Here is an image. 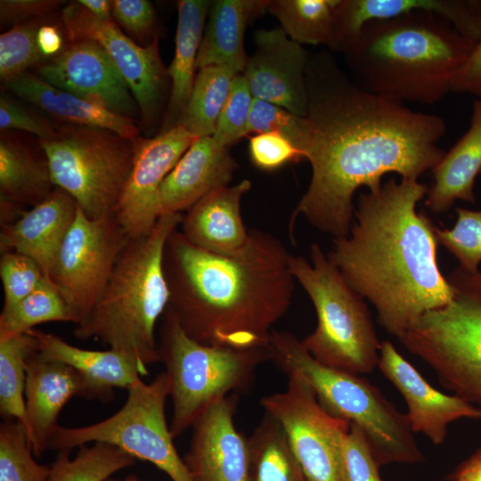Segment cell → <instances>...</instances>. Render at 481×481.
<instances>
[{"instance_id":"obj_1","label":"cell","mask_w":481,"mask_h":481,"mask_svg":"<svg viewBox=\"0 0 481 481\" xmlns=\"http://www.w3.org/2000/svg\"><path fill=\"white\" fill-rule=\"evenodd\" d=\"M322 82L308 86L302 153L312 175L289 228L292 234L303 216L336 239L350 232L353 197L360 187L375 191L389 173L419 179L437 165L445 153L438 143L446 125L437 115L415 111L340 77Z\"/></svg>"},{"instance_id":"obj_2","label":"cell","mask_w":481,"mask_h":481,"mask_svg":"<svg viewBox=\"0 0 481 481\" xmlns=\"http://www.w3.org/2000/svg\"><path fill=\"white\" fill-rule=\"evenodd\" d=\"M428 187L391 176L360 193L350 232L333 239L328 259L368 299L378 322L399 338L424 314L447 305L453 289L437 264L435 224L417 203Z\"/></svg>"},{"instance_id":"obj_3","label":"cell","mask_w":481,"mask_h":481,"mask_svg":"<svg viewBox=\"0 0 481 481\" xmlns=\"http://www.w3.org/2000/svg\"><path fill=\"white\" fill-rule=\"evenodd\" d=\"M291 256L277 237L259 229H250L247 244L232 255L200 249L176 229L164 257L171 293L167 309L201 344L267 348L273 326L293 298Z\"/></svg>"},{"instance_id":"obj_4","label":"cell","mask_w":481,"mask_h":481,"mask_svg":"<svg viewBox=\"0 0 481 481\" xmlns=\"http://www.w3.org/2000/svg\"><path fill=\"white\" fill-rule=\"evenodd\" d=\"M475 45L444 18L419 10L366 23L342 51L365 91L433 105L453 91Z\"/></svg>"},{"instance_id":"obj_5","label":"cell","mask_w":481,"mask_h":481,"mask_svg":"<svg viewBox=\"0 0 481 481\" xmlns=\"http://www.w3.org/2000/svg\"><path fill=\"white\" fill-rule=\"evenodd\" d=\"M182 217L162 215L147 234L129 238L100 299L77 325L76 337L100 339L145 368L160 361L155 328L171 295L165 250Z\"/></svg>"},{"instance_id":"obj_6","label":"cell","mask_w":481,"mask_h":481,"mask_svg":"<svg viewBox=\"0 0 481 481\" xmlns=\"http://www.w3.org/2000/svg\"><path fill=\"white\" fill-rule=\"evenodd\" d=\"M268 350L271 360L287 375H297L312 387L328 412L363 432L379 466L424 460L407 415L366 379L316 361L289 331L273 330Z\"/></svg>"},{"instance_id":"obj_7","label":"cell","mask_w":481,"mask_h":481,"mask_svg":"<svg viewBox=\"0 0 481 481\" xmlns=\"http://www.w3.org/2000/svg\"><path fill=\"white\" fill-rule=\"evenodd\" d=\"M311 262L291 256L296 281L311 299L315 330L302 343L321 363L363 374L378 366L380 343L364 298L346 281L318 243L310 247Z\"/></svg>"},{"instance_id":"obj_8","label":"cell","mask_w":481,"mask_h":481,"mask_svg":"<svg viewBox=\"0 0 481 481\" xmlns=\"http://www.w3.org/2000/svg\"><path fill=\"white\" fill-rule=\"evenodd\" d=\"M159 354L169 380L174 438L192 428L212 403L242 391L256 370L271 360L268 348L238 349L201 344L187 335L167 309L163 314Z\"/></svg>"},{"instance_id":"obj_9","label":"cell","mask_w":481,"mask_h":481,"mask_svg":"<svg viewBox=\"0 0 481 481\" xmlns=\"http://www.w3.org/2000/svg\"><path fill=\"white\" fill-rule=\"evenodd\" d=\"M446 278L452 300L424 314L398 339L443 387L481 406V272L458 266Z\"/></svg>"},{"instance_id":"obj_10","label":"cell","mask_w":481,"mask_h":481,"mask_svg":"<svg viewBox=\"0 0 481 481\" xmlns=\"http://www.w3.org/2000/svg\"><path fill=\"white\" fill-rule=\"evenodd\" d=\"M38 140L54 187L68 192L91 219L114 213L130 174L134 140L108 129L61 123Z\"/></svg>"},{"instance_id":"obj_11","label":"cell","mask_w":481,"mask_h":481,"mask_svg":"<svg viewBox=\"0 0 481 481\" xmlns=\"http://www.w3.org/2000/svg\"><path fill=\"white\" fill-rule=\"evenodd\" d=\"M127 391L122 408L102 421L78 428L59 425L48 441L46 451L70 452L91 442L108 443L135 459L154 464L173 481H192L166 420L165 405L169 396L167 373H159L151 383L141 379Z\"/></svg>"},{"instance_id":"obj_12","label":"cell","mask_w":481,"mask_h":481,"mask_svg":"<svg viewBox=\"0 0 481 481\" xmlns=\"http://www.w3.org/2000/svg\"><path fill=\"white\" fill-rule=\"evenodd\" d=\"M284 391L260 404L282 427L307 481H347L343 446L350 423L328 412L312 387L289 374Z\"/></svg>"},{"instance_id":"obj_13","label":"cell","mask_w":481,"mask_h":481,"mask_svg":"<svg viewBox=\"0 0 481 481\" xmlns=\"http://www.w3.org/2000/svg\"><path fill=\"white\" fill-rule=\"evenodd\" d=\"M128 240L114 213L91 219L77 206L49 276L74 309L77 325L100 299Z\"/></svg>"},{"instance_id":"obj_14","label":"cell","mask_w":481,"mask_h":481,"mask_svg":"<svg viewBox=\"0 0 481 481\" xmlns=\"http://www.w3.org/2000/svg\"><path fill=\"white\" fill-rule=\"evenodd\" d=\"M199 137L175 125L153 138L134 142L133 165L114 209L129 238L147 234L160 216L161 185L183 153Z\"/></svg>"},{"instance_id":"obj_15","label":"cell","mask_w":481,"mask_h":481,"mask_svg":"<svg viewBox=\"0 0 481 481\" xmlns=\"http://www.w3.org/2000/svg\"><path fill=\"white\" fill-rule=\"evenodd\" d=\"M61 21L71 42L91 39L104 47L126 79L144 124L151 123L158 113L164 86L157 37L140 46L112 19H97L77 1L61 10Z\"/></svg>"},{"instance_id":"obj_16","label":"cell","mask_w":481,"mask_h":481,"mask_svg":"<svg viewBox=\"0 0 481 481\" xmlns=\"http://www.w3.org/2000/svg\"><path fill=\"white\" fill-rule=\"evenodd\" d=\"M37 72L50 85L119 115L132 118L139 110L126 79L96 41L71 42Z\"/></svg>"},{"instance_id":"obj_17","label":"cell","mask_w":481,"mask_h":481,"mask_svg":"<svg viewBox=\"0 0 481 481\" xmlns=\"http://www.w3.org/2000/svg\"><path fill=\"white\" fill-rule=\"evenodd\" d=\"M235 395L208 405L196 419L183 461L192 481H251L249 438L234 424Z\"/></svg>"},{"instance_id":"obj_18","label":"cell","mask_w":481,"mask_h":481,"mask_svg":"<svg viewBox=\"0 0 481 481\" xmlns=\"http://www.w3.org/2000/svg\"><path fill=\"white\" fill-rule=\"evenodd\" d=\"M255 44L242 71L253 97L305 118L309 96L304 48L281 28L257 30Z\"/></svg>"},{"instance_id":"obj_19","label":"cell","mask_w":481,"mask_h":481,"mask_svg":"<svg viewBox=\"0 0 481 481\" xmlns=\"http://www.w3.org/2000/svg\"><path fill=\"white\" fill-rule=\"evenodd\" d=\"M378 367L404 396L412 432L423 434L434 444L444 443L450 423L481 419L480 407L434 388L387 340L380 343Z\"/></svg>"},{"instance_id":"obj_20","label":"cell","mask_w":481,"mask_h":481,"mask_svg":"<svg viewBox=\"0 0 481 481\" xmlns=\"http://www.w3.org/2000/svg\"><path fill=\"white\" fill-rule=\"evenodd\" d=\"M77 211L75 200L55 187L45 200L23 211L12 223L2 225L1 253L13 251L32 258L49 278Z\"/></svg>"},{"instance_id":"obj_21","label":"cell","mask_w":481,"mask_h":481,"mask_svg":"<svg viewBox=\"0 0 481 481\" xmlns=\"http://www.w3.org/2000/svg\"><path fill=\"white\" fill-rule=\"evenodd\" d=\"M25 401L28 437L35 456L46 451L48 441L59 426L58 416L73 396L86 397L81 375L61 362L42 357L38 352L28 361Z\"/></svg>"},{"instance_id":"obj_22","label":"cell","mask_w":481,"mask_h":481,"mask_svg":"<svg viewBox=\"0 0 481 481\" xmlns=\"http://www.w3.org/2000/svg\"><path fill=\"white\" fill-rule=\"evenodd\" d=\"M237 167L229 147L215 138H198L164 180L160 216L188 210L210 192L228 185Z\"/></svg>"},{"instance_id":"obj_23","label":"cell","mask_w":481,"mask_h":481,"mask_svg":"<svg viewBox=\"0 0 481 481\" xmlns=\"http://www.w3.org/2000/svg\"><path fill=\"white\" fill-rule=\"evenodd\" d=\"M425 10L447 20L463 37H481L480 0H341L336 21V48L343 49L370 21Z\"/></svg>"},{"instance_id":"obj_24","label":"cell","mask_w":481,"mask_h":481,"mask_svg":"<svg viewBox=\"0 0 481 481\" xmlns=\"http://www.w3.org/2000/svg\"><path fill=\"white\" fill-rule=\"evenodd\" d=\"M250 187V181L244 179L202 197L182 217L183 235L192 244L212 253L232 255L240 250L249 238L240 206Z\"/></svg>"},{"instance_id":"obj_25","label":"cell","mask_w":481,"mask_h":481,"mask_svg":"<svg viewBox=\"0 0 481 481\" xmlns=\"http://www.w3.org/2000/svg\"><path fill=\"white\" fill-rule=\"evenodd\" d=\"M29 332L35 337L42 357L68 364L81 375L87 399L109 401L114 388L128 389L142 379L141 376L149 374L147 368L118 350H86L37 329Z\"/></svg>"},{"instance_id":"obj_26","label":"cell","mask_w":481,"mask_h":481,"mask_svg":"<svg viewBox=\"0 0 481 481\" xmlns=\"http://www.w3.org/2000/svg\"><path fill=\"white\" fill-rule=\"evenodd\" d=\"M4 85L61 123L108 129L132 141L140 136L134 119L59 89L38 75L26 71Z\"/></svg>"},{"instance_id":"obj_27","label":"cell","mask_w":481,"mask_h":481,"mask_svg":"<svg viewBox=\"0 0 481 481\" xmlns=\"http://www.w3.org/2000/svg\"><path fill=\"white\" fill-rule=\"evenodd\" d=\"M432 172L425 202L431 212H447L457 200L475 202V179L481 172V100L474 102L468 131Z\"/></svg>"},{"instance_id":"obj_28","label":"cell","mask_w":481,"mask_h":481,"mask_svg":"<svg viewBox=\"0 0 481 481\" xmlns=\"http://www.w3.org/2000/svg\"><path fill=\"white\" fill-rule=\"evenodd\" d=\"M269 1L218 0L211 4L197 57V69L212 65L232 67L242 73L248 60L244 50L247 24L265 11Z\"/></svg>"},{"instance_id":"obj_29","label":"cell","mask_w":481,"mask_h":481,"mask_svg":"<svg viewBox=\"0 0 481 481\" xmlns=\"http://www.w3.org/2000/svg\"><path fill=\"white\" fill-rule=\"evenodd\" d=\"M48 160L7 131L0 136L1 199L33 207L54 190Z\"/></svg>"},{"instance_id":"obj_30","label":"cell","mask_w":481,"mask_h":481,"mask_svg":"<svg viewBox=\"0 0 481 481\" xmlns=\"http://www.w3.org/2000/svg\"><path fill=\"white\" fill-rule=\"evenodd\" d=\"M211 2L180 0L175 55L167 73L172 80L168 110L181 116L190 97L197 69V57Z\"/></svg>"},{"instance_id":"obj_31","label":"cell","mask_w":481,"mask_h":481,"mask_svg":"<svg viewBox=\"0 0 481 481\" xmlns=\"http://www.w3.org/2000/svg\"><path fill=\"white\" fill-rule=\"evenodd\" d=\"M340 3L341 0H276L269 1L266 10L298 44L336 48V21Z\"/></svg>"},{"instance_id":"obj_32","label":"cell","mask_w":481,"mask_h":481,"mask_svg":"<svg viewBox=\"0 0 481 481\" xmlns=\"http://www.w3.org/2000/svg\"><path fill=\"white\" fill-rule=\"evenodd\" d=\"M249 444L251 481H307L285 431L268 413Z\"/></svg>"},{"instance_id":"obj_33","label":"cell","mask_w":481,"mask_h":481,"mask_svg":"<svg viewBox=\"0 0 481 481\" xmlns=\"http://www.w3.org/2000/svg\"><path fill=\"white\" fill-rule=\"evenodd\" d=\"M236 69L224 65L199 69L186 106L175 125L196 136L213 135L218 117L228 96Z\"/></svg>"},{"instance_id":"obj_34","label":"cell","mask_w":481,"mask_h":481,"mask_svg":"<svg viewBox=\"0 0 481 481\" xmlns=\"http://www.w3.org/2000/svg\"><path fill=\"white\" fill-rule=\"evenodd\" d=\"M49 322L78 323V318L59 288L47 279L29 296L0 315V339L27 333Z\"/></svg>"},{"instance_id":"obj_35","label":"cell","mask_w":481,"mask_h":481,"mask_svg":"<svg viewBox=\"0 0 481 481\" xmlns=\"http://www.w3.org/2000/svg\"><path fill=\"white\" fill-rule=\"evenodd\" d=\"M38 352L35 337L27 333L0 339V412L4 420H15L28 435L25 386L29 359Z\"/></svg>"},{"instance_id":"obj_36","label":"cell","mask_w":481,"mask_h":481,"mask_svg":"<svg viewBox=\"0 0 481 481\" xmlns=\"http://www.w3.org/2000/svg\"><path fill=\"white\" fill-rule=\"evenodd\" d=\"M135 458L113 444H83L74 459L59 452L52 462L51 481H105L114 473L135 464Z\"/></svg>"},{"instance_id":"obj_37","label":"cell","mask_w":481,"mask_h":481,"mask_svg":"<svg viewBox=\"0 0 481 481\" xmlns=\"http://www.w3.org/2000/svg\"><path fill=\"white\" fill-rule=\"evenodd\" d=\"M0 481H51V468L38 463L23 425L0 424Z\"/></svg>"},{"instance_id":"obj_38","label":"cell","mask_w":481,"mask_h":481,"mask_svg":"<svg viewBox=\"0 0 481 481\" xmlns=\"http://www.w3.org/2000/svg\"><path fill=\"white\" fill-rule=\"evenodd\" d=\"M43 23L32 20L20 23L0 36V77L3 83L46 60L37 43V33Z\"/></svg>"},{"instance_id":"obj_39","label":"cell","mask_w":481,"mask_h":481,"mask_svg":"<svg viewBox=\"0 0 481 481\" xmlns=\"http://www.w3.org/2000/svg\"><path fill=\"white\" fill-rule=\"evenodd\" d=\"M457 219L452 228L435 227L439 245L459 261V266L469 273L478 271L481 263V210L456 208Z\"/></svg>"},{"instance_id":"obj_40","label":"cell","mask_w":481,"mask_h":481,"mask_svg":"<svg viewBox=\"0 0 481 481\" xmlns=\"http://www.w3.org/2000/svg\"><path fill=\"white\" fill-rule=\"evenodd\" d=\"M253 100L254 97L242 73L236 75L232 79L212 135L215 140L230 147L247 135V126Z\"/></svg>"},{"instance_id":"obj_41","label":"cell","mask_w":481,"mask_h":481,"mask_svg":"<svg viewBox=\"0 0 481 481\" xmlns=\"http://www.w3.org/2000/svg\"><path fill=\"white\" fill-rule=\"evenodd\" d=\"M0 277L4 288V307L15 305L47 279L32 258L13 251L1 253Z\"/></svg>"},{"instance_id":"obj_42","label":"cell","mask_w":481,"mask_h":481,"mask_svg":"<svg viewBox=\"0 0 481 481\" xmlns=\"http://www.w3.org/2000/svg\"><path fill=\"white\" fill-rule=\"evenodd\" d=\"M267 132H278L286 135L302 152L306 137L305 118L273 103L254 98L246 135Z\"/></svg>"},{"instance_id":"obj_43","label":"cell","mask_w":481,"mask_h":481,"mask_svg":"<svg viewBox=\"0 0 481 481\" xmlns=\"http://www.w3.org/2000/svg\"><path fill=\"white\" fill-rule=\"evenodd\" d=\"M253 164L265 171L276 170L304 159L301 151L286 135L278 132L257 134L249 140Z\"/></svg>"},{"instance_id":"obj_44","label":"cell","mask_w":481,"mask_h":481,"mask_svg":"<svg viewBox=\"0 0 481 481\" xmlns=\"http://www.w3.org/2000/svg\"><path fill=\"white\" fill-rule=\"evenodd\" d=\"M343 461L347 481H382L376 461L363 432L350 424L343 446Z\"/></svg>"},{"instance_id":"obj_45","label":"cell","mask_w":481,"mask_h":481,"mask_svg":"<svg viewBox=\"0 0 481 481\" xmlns=\"http://www.w3.org/2000/svg\"><path fill=\"white\" fill-rule=\"evenodd\" d=\"M0 128L1 131L16 129L28 132L38 140H51L56 135L55 125L6 94H1L0 97Z\"/></svg>"},{"instance_id":"obj_46","label":"cell","mask_w":481,"mask_h":481,"mask_svg":"<svg viewBox=\"0 0 481 481\" xmlns=\"http://www.w3.org/2000/svg\"><path fill=\"white\" fill-rule=\"evenodd\" d=\"M112 15L117 22L137 37L147 36L154 27V10L147 0H114Z\"/></svg>"},{"instance_id":"obj_47","label":"cell","mask_w":481,"mask_h":481,"mask_svg":"<svg viewBox=\"0 0 481 481\" xmlns=\"http://www.w3.org/2000/svg\"><path fill=\"white\" fill-rule=\"evenodd\" d=\"M60 0H1L2 23H23L37 20L63 4Z\"/></svg>"},{"instance_id":"obj_48","label":"cell","mask_w":481,"mask_h":481,"mask_svg":"<svg viewBox=\"0 0 481 481\" xmlns=\"http://www.w3.org/2000/svg\"><path fill=\"white\" fill-rule=\"evenodd\" d=\"M452 92L469 93L481 100V37L461 70Z\"/></svg>"},{"instance_id":"obj_49","label":"cell","mask_w":481,"mask_h":481,"mask_svg":"<svg viewBox=\"0 0 481 481\" xmlns=\"http://www.w3.org/2000/svg\"><path fill=\"white\" fill-rule=\"evenodd\" d=\"M37 43L46 61L59 55L64 49L61 32L53 25L43 24L40 27Z\"/></svg>"},{"instance_id":"obj_50","label":"cell","mask_w":481,"mask_h":481,"mask_svg":"<svg viewBox=\"0 0 481 481\" xmlns=\"http://www.w3.org/2000/svg\"><path fill=\"white\" fill-rule=\"evenodd\" d=\"M450 481H481V448L455 469Z\"/></svg>"},{"instance_id":"obj_51","label":"cell","mask_w":481,"mask_h":481,"mask_svg":"<svg viewBox=\"0 0 481 481\" xmlns=\"http://www.w3.org/2000/svg\"><path fill=\"white\" fill-rule=\"evenodd\" d=\"M77 3L97 19H100V20L111 19L112 1L78 0Z\"/></svg>"},{"instance_id":"obj_52","label":"cell","mask_w":481,"mask_h":481,"mask_svg":"<svg viewBox=\"0 0 481 481\" xmlns=\"http://www.w3.org/2000/svg\"><path fill=\"white\" fill-rule=\"evenodd\" d=\"M125 481H138V480L131 476V477H127Z\"/></svg>"},{"instance_id":"obj_53","label":"cell","mask_w":481,"mask_h":481,"mask_svg":"<svg viewBox=\"0 0 481 481\" xmlns=\"http://www.w3.org/2000/svg\"><path fill=\"white\" fill-rule=\"evenodd\" d=\"M105 481H121V480L114 478V477H110V478L106 479Z\"/></svg>"},{"instance_id":"obj_54","label":"cell","mask_w":481,"mask_h":481,"mask_svg":"<svg viewBox=\"0 0 481 481\" xmlns=\"http://www.w3.org/2000/svg\"><path fill=\"white\" fill-rule=\"evenodd\" d=\"M480 174H481V172H480Z\"/></svg>"}]
</instances>
